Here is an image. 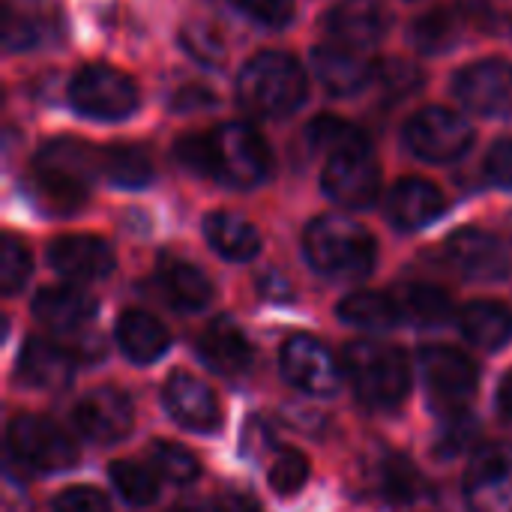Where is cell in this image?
<instances>
[{
    "label": "cell",
    "instance_id": "f35d334b",
    "mask_svg": "<svg viewBox=\"0 0 512 512\" xmlns=\"http://www.w3.org/2000/svg\"><path fill=\"white\" fill-rule=\"evenodd\" d=\"M180 42L183 48L201 60V63H222L225 60V42H222V33L213 27V24H204V21H189L183 30H180Z\"/></svg>",
    "mask_w": 512,
    "mask_h": 512
},
{
    "label": "cell",
    "instance_id": "30bf717a",
    "mask_svg": "<svg viewBox=\"0 0 512 512\" xmlns=\"http://www.w3.org/2000/svg\"><path fill=\"white\" fill-rule=\"evenodd\" d=\"M465 501L471 512H512V447L486 444L465 471Z\"/></svg>",
    "mask_w": 512,
    "mask_h": 512
},
{
    "label": "cell",
    "instance_id": "7bdbcfd3",
    "mask_svg": "<svg viewBox=\"0 0 512 512\" xmlns=\"http://www.w3.org/2000/svg\"><path fill=\"white\" fill-rule=\"evenodd\" d=\"M177 159L183 168L213 177V159H210V132H192L177 141Z\"/></svg>",
    "mask_w": 512,
    "mask_h": 512
},
{
    "label": "cell",
    "instance_id": "ab89813d",
    "mask_svg": "<svg viewBox=\"0 0 512 512\" xmlns=\"http://www.w3.org/2000/svg\"><path fill=\"white\" fill-rule=\"evenodd\" d=\"M3 42L9 51L33 48L39 42V21L30 12H24V6L18 9L15 0H6L3 6Z\"/></svg>",
    "mask_w": 512,
    "mask_h": 512
},
{
    "label": "cell",
    "instance_id": "8fae6325",
    "mask_svg": "<svg viewBox=\"0 0 512 512\" xmlns=\"http://www.w3.org/2000/svg\"><path fill=\"white\" fill-rule=\"evenodd\" d=\"M456 99L480 117H512V63L489 57L453 78Z\"/></svg>",
    "mask_w": 512,
    "mask_h": 512
},
{
    "label": "cell",
    "instance_id": "f1b7e54d",
    "mask_svg": "<svg viewBox=\"0 0 512 512\" xmlns=\"http://www.w3.org/2000/svg\"><path fill=\"white\" fill-rule=\"evenodd\" d=\"M339 318L351 327H360V330H393L399 324H405L402 318V309H399V300L390 297V294H381V291H357V294H348L342 303H339Z\"/></svg>",
    "mask_w": 512,
    "mask_h": 512
},
{
    "label": "cell",
    "instance_id": "ac0fdd59",
    "mask_svg": "<svg viewBox=\"0 0 512 512\" xmlns=\"http://www.w3.org/2000/svg\"><path fill=\"white\" fill-rule=\"evenodd\" d=\"M312 66L318 81L336 93V96H351L369 84L375 75L372 60L363 54V48H351L342 42H324L312 51Z\"/></svg>",
    "mask_w": 512,
    "mask_h": 512
},
{
    "label": "cell",
    "instance_id": "4316f807",
    "mask_svg": "<svg viewBox=\"0 0 512 512\" xmlns=\"http://www.w3.org/2000/svg\"><path fill=\"white\" fill-rule=\"evenodd\" d=\"M204 234H207V243L228 261H249L261 249L258 228L249 219L228 213V210L210 213L204 219Z\"/></svg>",
    "mask_w": 512,
    "mask_h": 512
},
{
    "label": "cell",
    "instance_id": "ee69618b",
    "mask_svg": "<svg viewBox=\"0 0 512 512\" xmlns=\"http://www.w3.org/2000/svg\"><path fill=\"white\" fill-rule=\"evenodd\" d=\"M240 12L267 27H285L294 18V0H234Z\"/></svg>",
    "mask_w": 512,
    "mask_h": 512
},
{
    "label": "cell",
    "instance_id": "9c48e42d",
    "mask_svg": "<svg viewBox=\"0 0 512 512\" xmlns=\"http://www.w3.org/2000/svg\"><path fill=\"white\" fill-rule=\"evenodd\" d=\"M405 141L426 162H456L471 147L474 129L462 114L432 105L408 120Z\"/></svg>",
    "mask_w": 512,
    "mask_h": 512
},
{
    "label": "cell",
    "instance_id": "8d00e7d4",
    "mask_svg": "<svg viewBox=\"0 0 512 512\" xmlns=\"http://www.w3.org/2000/svg\"><path fill=\"white\" fill-rule=\"evenodd\" d=\"M30 276V252L27 246L12 237V234H3L0 240V291L3 297H12L24 288Z\"/></svg>",
    "mask_w": 512,
    "mask_h": 512
},
{
    "label": "cell",
    "instance_id": "f546056e",
    "mask_svg": "<svg viewBox=\"0 0 512 512\" xmlns=\"http://www.w3.org/2000/svg\"><path fill=\"white\" fill-rule=\"evenodd\" d=\"M396 300L405 324L414 327H444L453 318L450 294L435 285H405Z\"/></svg>",
    "mask_w": 512,
    "mask_h": 512
},
{
    "label": "cell",
    "instance_id": "7c38bea8",
    "mask_svg": "<svg viewBox=\"0 0 512 512\" xmlns=\"http://www.w3.org/2000/svg\"><path fill=\"white\" fill-rule=\"evenodd\" d=\"M321 186L342 207H351V210L369 207L381 192V174H378L372 147L333 153L324 165Z\"/></svg>",
    "mask_w": 512,
    "mask_h": 512
},
{
    "label": "cell",
    "instance_id": "e575fe53",
    "mask_svg": "<svg viewBox=\"0 0 512 512\" xmlns=\"http://www.w3.org/2000/svg\"><path fill=\"white\" fill-rule=\"evenodd\" d=\"M150 459H153V471H156L159 477H165L168 483H177V486H189V483H195L198 474H201L198 459H195L189 450H183V447H177V444H168V441L153 444Z\"/></svg>",
    "mask_w": 512,
    "mask_h": 512
},
{
    "label": "cell",
    "instance_id": "3957f363",
    "mask_svg": "<svg viewBox=\"0 0 512 512\" xmlns=\"http://www.w3.org/2000/svg\"><path fill=\"white\" fill-rule=\"evenodd\" d=\"M306 258L318 273L339 279H363L372 273L378 246L375 237L354 219L327 213L306 228Z\"/></svg>",
    "mask_w": 512,
    "mask_h": 512
},
{
    "label": "cell",
    "instance_id": "5b68a950",
    "mask_svg": "<svg viewBox=\"0 0 512 512\" xmlns=\"http://www.w3.org/2000/svg\"><path fill=\"white\" fill-rule=\"evenodd\" d=\"M210 159L213 177L237 186L252 189L270 177V147L249 123H222L210 132Z\"/></svg>",
    "mask_w": 512,
    "mask_h": 512
},
{
    "label": "cell",
    "instance_id": "484cf974",
    "mask_svg": "<svg viewBox=\"0 0 512 512\" xmlns=\"http://www.w3.org/2000/svg\"><path fill=\"white\" fill-rule=\"evenodd\" d=\"M159 288L165 294V300L174 306V309H183V312H195V309H204L213 297V285L210 279L186 264V261H177V258H162L159 264Z\"/></svg>",
    "mask_w": 512,
    "mask_h": 512
},
{
    "label": "cell",
    "instance_id": "bcb514c9",
    "mask_svg": "<svg viewBox=\"0 0 512 512\" xmlns=\"http://www.w3.org/2000/svg\"><path fill=\"white\" fill-rule=\"evenodd\" d=\"M213 105V93L207 87H183L174 93L171 108L174 111H195V108H210Z\"/></svg>",
    "mask_w": 512,
    "mask_h": 512
},
{
    "label": "cell",
    "instance_id": "cb8c5ba5",
    "mask_svg": "<svg viewBox=\"0 0 512 512\" xmlns=\"http://www.w3.org/2000/svg\"><path fill=\"white\" fill-rule=\"evenodd\" d=\"M96 300L87 291L69 288V285H57V288H42L33 300V312L42 324H48L51 330L60 333H72L78 327H84L93 315H96Z\"/></svg>",
    "mask_w": 512,
    "mask_h": 512
},
{
    "label": "cell",
    "instance_id": "d6986e66",
    "mask_svg": "<svg viewBox=\"0 0 512 512\" xmlns=\"http://www.w3.org/2000/svg\"><path fill=\"white\" fill-rule=\"evenodd\" d=\"M18 375L24 384L36 387V390H45V393H60L72 384L75 378V357L48 342V339H27V345L21 348V357H18Z\"/></svg>",
    "mask_w": 512,
    "mask_h": 512
},
{
    "label": "cell",
    "instance_id": "44dd1931",
    "mask_svg": "<svg viewBox=\"0 0 512 512\" xmlns=\"http://www.w3.org/2000/svg\"><path fill=\"white\" fill-rule=\"evenodd\" d=\"M327 30L342 45L369 48L387 33V9L378 0H342L327 12Z\"/></svg>",
    "mask_w": 512,
    "mask_h": 512
},
{
    "label": "cell",
    "instance_id": "ffe728a7",
    "mask_svg": "<svg viewBox=\"0 0 512 512\" xmlns=\"http://www.w3.org/2000/svg\"><path fill=\"white\" fill-rule=\"evenodd\" d=\"M441 213H444V195L435 183L423 177H405L387 195V216L402 231L426 228Z\"/></svg>",
    "mask_w": 512,
    "mask_h": 512
},
{
    "label": "cell",
    "instance_id": "8992f818",
    "mask_svg": "<svg viewBox=\"0 0 512 512\" xmlns=\"http://www.w3.org/2000/svg\"><path fill=\"white\" fill-rule=\"evenodd\" d=\"M9 459L33 474H57L78 462L75 441L48 417L24 414L9 423L6 432Z\"/></svg>",
    "mask_w": 512,
    "mask_h": 512
},
{
    "label": "cell",
    "instance_id": "836d02e7",
    "mask_svg": "<svg viewBox=\"0 0 512 512\" xmlns=\"http://www.w3.org/2000/svg\"><path fill=\"white\" fill-rule=\"evenodd\" d=\"M411 39H414V45L423 54H441V51L456 45V39H459V18L453 12H447V9L426 12V15H420L414 21Z\"/></svg>",
    "mask_w": 512,
    "mask_h": 512
},
{
    "label": "cell",
    "instance_id": "277c9868",
    "mask_svg": "<svg viewBox=\"0 0 512 512\" xmlns=\"http://www.w3.org/2000/svg\"><path fill=\"white\" fill-rule=\"evenodd\" d=\"M237 99L249 114L282 117L306 99V75L300 63L282 51L255 54L237 78Z\"/></svg>",
    "mask_w": 512,
    "mask_h": 512
},
{
    "label": "cell",
    "instance_id": "c3c4849f",
    "mask_svg": "<svg viewBox=\"0 0 512 512\" xmlns=\"http://www.w3.org/2000/svg\"><path fill=\"white\" fill-rule=\"evenodd\" d=\"M510 234H512V216H510Z\"/></svg>",
    "mask_w": 512,
    "mask_h": 512
},
{
    "label": "cell",
    "instance_id": "1f68e13d",
    "mask_svg": "<svg viewBox=\"0 0 512 512\" xmlns=\"http://www.w3.org/2000/svg\"><path fill=\"white\" fill-rule=\"evenodd\" d=\"M312 147L318 150H327L330 156L333 153H345V150H363V147H372L366 132L354 123H348L345 117H336V114H318L309 129H306Z\"/></svg>",
    "mask_w": 512,
    "mask_h": 512
},
{
    "label": "cell",
    "instance_id": "d6a6232c",
    "mask_svg": "<svg viewBox=\"0 0 512 512\" xmlns=\"http://www.w3.org/2000/svg\"><path fill=\"white\" fill-rule=\"evenodd\" d=\"M108 474H111L117 495L132 507H147L159 495V480H156L153 468H147V465L123 459V462H114Z\"/></svg>",
    "mask_w": 512,
    "mask_h": 512
},
{
    "label": "cell",
    "instance_id": "60d3db41",
    "mask_svg": "<svg viewBox=\"0 0 512 512\" xmlns=\"http://www.w3.org/2000/svg\"><path fill=\"white\" fill-rule=\"evenodd\" d=\"M378 78H381V87H384L390 96H396V99L411 96V93L423 84V75H420L411 63H405V60H399V57L381 63Z\"/></svg>",
    "mask_w": 512,
    "mask_h": 512
},
{
    "label": "cell",
    "instance_id": "5bb4252c",
    "mask_svg": "<svg viewBox=\"0 0 512 512\" xmlns=\"http://www.w3.org/2000/svg\"><path fill=\"white\" fill-rule=\"evenodd\" d=\"M135 420L132 399L123 390L99 387L81 396L72 408V423L81 438L93 444H114L129 435Z\"/></svg>",
    "mask_w": 512,
    "mask_h": 512
},
{
    "label": "cell",
    "instance_id": "83f0119b",
    "mask_svg": "<svg viewBox=\"0 0 512 512\" xmlns=\"http://www.w3.org/2000/svg\"><path fill=\"white\" fill-rule=\"evenodd\" d=\"M459 327L468 342L486 351H498L512 339V315L501 303L474 300L459 312Z\"/></svg>",
    "mask_w": 512,
    "mask_h": 512
},
{
    "label": "cell",
    "instance_id": "4dcf8cb0",
    "mask_svg": "<svg viewBox=\"0 0 512 512\" xmlns=\"http://www.w3.org/2000/svg\"><path fill=\"white\" fill-rule=\"evenodd\" d=\"M99 168L102 174L123 189H141L150 183L153 177V165L150 156L135 147V144H111L99 150Z\"/></svg>",
    "mask_w": 512,
    "mask_h": 512
},
{
    "label": "cell",
    "instance_id": "4fadbf2b",
    "mask_svg": "<svg viewBox=\"0 0 512 512\" xmlns=\"http://www.w3.org/2000/svg\"><path fill=\"white\" fill-rule=\"evenodd\" d=\"M282 372L297 390L327 399L339 393L345 369L336 366V357L318 339L300 333L282 345Z\"/></svg>",
    "mask_w": 512,
    "mask_h": 512
},
{
    "label": "cell",
    "instance_id": "e0dca14e",
    "mask_svg": "<svg viewBox=\"0 0 512 512\" xmlns=\"http://www.w3.org/2000/svg\"><path fill=\"white\" fill-rule=\"evenodd\" d=\"M165 408L171 411V417L192 432H216L222 417H219V405L216 396L210 393V387L189 375V372H174L165 384Z\"/></svg>",
    "mask_w": 512,
    "mask_h": 512
},
{
    "label": "cell",
    "instance_id": "d4e9b609",
    "mask_svg": "<svg viewBox=\"0 0 512 512\" xmlns=\"http://www.w3.org/2000/svg\"><path fill=\"white\" fill-rule=\"evenodd\" d=\"M117 345L135 363H156L168 351L171 336L153 315L129 309L117 318Z\"/></svg>",
    "mask_w": 512,
    "mask_h": 512
},
{
    "label": "cell",
    "instance_id": "2e32d148",
    "mask_svg": "<svg viewBox=\"0 0 512 512\" xmlns=\"http://www.w3.org/2000/svg\"><path fill=\"white\" fill-rule=\"evenodd\" d=\"M48 264L63 279L93 282L114 270V252L93 234H63L48 246Z\"/></svg>",
    "mask_w": 512,
    "mask_h": 512
},
{
    "label": "cell",
    "instance_id": "74e56055",
    "mask_svg": "<svg viewBox=\"0 0 512 512\" xmlns=\"http://www.w3.org/2000/svg\"><path fill=\"white\" fill-rule=\"evenodd\" d=\"M267 480L273 486L276 495H297L306 480H309V459L297 450H282L273 462H270V471H267Z\"/></svg>",
    "mask_w": 512,
    "mask_h": 512
},
{
    "label": "cell",
    "instance_id": "ba28073f",
    "mask_svg": "<svg viewBox=\"0 0 512 512\" xmlns=\"http://www.w3.org/2000/svg\"><path fill=\"white\" fill-rule=\"evenodd\" d=\"M420 369L429 387V399L441 417L468 408L480 384V375L471 357H465L462 351L450 345H426L420 351Z\"/></svg>",
    "mask_w": 512,
    "mask_h": 512
},
{
    "label": "cell",
    "instance_id": "d590c367",
    "mask_svg": "<svg viewBox=\"0 0 512 512\" xmlns=\"http://www.w3.org/2000/svg\"><path fill=\"white\" fill-rule=\"evenodd\" d=\"M480 429L474 423V417L465 411H453V414H444L441 417V429H438V438H435V453L441 459H450V456H459L462 450H468L474 441H477Z\"/></svg>",
    "mask_w": 512,
    "mask_h": 512
},
{
    "label": "cell",
    "instance_id": "7402d4cb",
    "mask_svg": "<svg viewBox=\"0 0 512 512\" xmlns=\"http://www.w3.org/2000/svg\"><path fill=\"white\" fill-rule=\"evenodd\" d=\"M198 351L213 372L228 375V378H237L252 366V345L231 318H216L201 333Z\"/></svg>",
    "mask_w": 512,
    "mask_h": 512
},
{
    "label": "cell",
    "instance_id": "b9f144b4",
    "mask_svg": "<svg viewBox=\"0 0 512 512\" xmlns=\"http://www.w3.org/2000/svg\"><path fill=\"white\" fill-rule=\"evenodd\" d=\"M51 512H111L108 498L93 486H72L54 495Z\"/></svg>",
    "mask_w": 512,
    "mask_h": 512
},
{
    "label": "cell",
    "instance_id": "603a6c76",
    "mask_svg": "<svg viewBox=\"0 0 512 512\" xmlns=\"http://www.w3.org/2000/svg\"><path fill=\"white\" fill-rule=\"evenodd\" d=\"M369 483L378 492V498L390 501V504H414L420 501L429 486L423 480V474L417 471V465L399 453H381L372 468H369Z\"/></svg>",
    "mask_w": 512,
    "mask_h": 512
},
{
    "label": "cell",
    "instance_id": "6da1fadb",
    "mask_svg": "<svg viewBox=\"0 0 512 512\" xmlns=\"http://www.w3.org/2000/svg\"><path fill=\"white\" fill-rule=\"evenodd\" d=\"M96 171L99 150L81 138L48 141L33 159V195L48 213L69 216L87 201Z\"/></svg>",
    "mask_w": 512,
    "mask_h": 512
},
{
    "label": "cell",
    "instance_id": "f6af8a7d",
    "mask_svg": "<svg viewBox=\"0 0 512 512\" xmlns=\"http://www.w3.org/2000/svg\"><path fill=\"white\" fill-rule=\"evenodd\" d=\"M486 177L501 189H512V138H501L492 144L486 156Z\"/></svg>",
    "mask_w": 512,
    "mask_h": 512
},
{
    "label": "cell",
    "instance_id": "7dc6e473",
    "mask_svg": "<svg viewBox=\"0 0 512 512\" xmlns=\"http://www.w3.org/2000/svg\"><path fill=\"white\" fill-rule=\"evenodd\" d=\"M498 405L501 411L507 414V420H512V372L501 381V390H498Z\"/></svg>",
    "mask_w": 512,
    "mask_h": 512
},
{
    "label": "cell",
    "instance_id": "7a4b0ae2",
    "mask_svg": "<svg viewBox=\"0 0 512 512\" xmlns=\"http://www.w3.org/2000/svg\"><path fill=\"white\" fill-rule=\"evenodd\" d=\"M342 369L357 393V399L375 411H393L408 399L411 369L399 348L360 339L351 342L342 354Z\"/></svg>",
    "mask_w": 512,
    "mask_h": 512
},
{
    "label": "cell",
    "instance_id": "9a60e30c",
    "mask_svg": "<svg viewBox=\"0 0 512 512\" xmlns=\"http://www.w3.org/2000/svg\"><path fill=\"white\" fill-rule=\"evenodd\" d=\"M447 261L465 276L477 282H501L510 276V255L504 243L480 228H462L447 240Z\"/></svg>",
    "mask_w": 512,
    "mask_h": 512
},
{
    "label": "cell",
    "instance_id": "52a82bcc",
    "mask_svg": "<svg viewBox=\"0 0 512 512\" xmlns=\"http://www.w3.org/2000/svg\"><path fill=\"white\" fill-rule=\"evenodd\" d=\"M72 108L93 120H123L138 108V87L129 75L108 63H90L78 69L69 84Z\"/></svg>",
    "mask_w": 512,
    "mask_h": 512
}]
</instances>
